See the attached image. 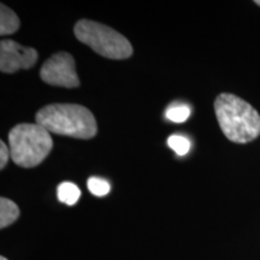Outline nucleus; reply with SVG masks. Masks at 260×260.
Instances as JSON below:
<instances>
[{"mask_svg": "<svg viewBox=\"0 0 260 260\" xmlns=\"http://www.w3.org/2000/svg\"><path fill=\"white\" fill-rule=\"evenodd\" d=\"M0 260H8V259H6L5 256H2V258H0Z\"/></svg>", "mask_w": 260, "mask_h": 260, "instance_id": "2eb2a0df", "label": "nucleus"}, {"mask_svg": "<svg viewBox=\"0 0 260 260\" xmlns=\"http://www.w3.org/2000/svg\"><path fill=\"white\" fill-rule=\"evenodd\" d=\"M19 217V209L14 201L2 198L0 199V228L11 225Z\"/></svg>", "mask_w": 260, "mask_h": 260, "instance_id": "6e6552de", "label": "nucleus"}, {"mask_svg": "<svg viewBox=\"0 0 260 260\" xmlns=\"http://www.w3.org/2000/svg\"><path fill=\"white\" fill-rule=\"evenodd\" d=\"M57 197L60 203L73 206L79 201L81 190L76 184L71 183V182H63L57 188Z\"/></svg>", "mask_w": 260, "mask_h": 260, "instance_id": "1a4fd4ad", "label": "nucleus"}, {"mask_svg": "<svg viewBox=\"0 0 260 260\" xmlns=\"http://www.w3.org/2000/svg\"><path fill=\"white\" fill-rule=\"evenodd\" d=\"M35 123L48 133L88 140L96 135L95 117L87 107L77 104H52L39 110Z\"/></svg>", "mask_w": 260, "mask_h": 260, "instance_id": "f03ea898", "label": "nucleus"}, {"mask_svg": "<svg viewBox=\"0 0 260 260\" xmlns=\"http://www.w3.org/2000/svg\"><path fill=\"white\" fill-rule=\"evenodd\" d=\"M74 32L77 40L109 59H126L133 54L128 39L105 24L81 19L75 24Z\"/></svg>", "mask_w": 260, "mask_h": 260, "instance_id": "20e7f679", "label": "nucleus"}, {"mask_svg": "<svg viewBox=\"0 0 260 260\" xmlns=\"http://www.w3.org/2000/svg\"><path fill=\"white\" fill-rule=\"evenodd\" d=\"M88 189L95 197H105L111 190V186L106 180L100 177H90L88 180Z\"/></svg>", "mask_w": 260, "mask_h": 260, "instance_id": "f8f14e48", "label": "nucleus"}, {"mask_svg": "<svg viewBox=\"0 0 260 260\" xmlns=\"http://www.w3.org/2000/svg\"><path fill=\"white\" fill-rule=\"evenodd\" d=\"M169 121L175 123H183L186 122L190 116V107L186 104H172L167 110L165 113Z\"/></svg>", "mask_w": 260, "mask_h": 260, "instance_id": "9d476101", "label": "nucleus"}, {"mask_svg": "<svg viewBox=\"0 0 260 260\" xmlns=\"http://www.w3.org/2000/svg\"><path fill=\"white\" fill-rule=\"evenodd\" d=\"M214 112L223 134L236 144H247L260 135V115L241 98L222 93L216 98Z\"/></svg>", "mask_w": 260, "mask_h": 260, "instance_id": "f257e3e1", "label": "nucleus"}, {"mask_svg": "<svg viewBox=\"0 0 260 260\" xmlns=\"http://www.w3.org/2000/svg\"><path fill=\"white\" fill-rule=\"evenodd\" d=\"M9 147L11 159L21 168L41 164L53 148L51 133L38 123H23L10 130Z\"/></svg>", "mask_w": 260, "mask_h": 260, "instance_id": "7ed1b4c3", "label": "nucleus"}, {"mask_svg": "<svg viewBox=\"0 0 260 260\" xmlns=\"http://www.w3.org/2000/svg\"><path fill=\"white\" fill-rule=\"evenodd\" d=\"M255 4L260 6V0H256V2H255Z\"/></svg>", "mask_w": 260, "mask_h": 260, "instance_id": "4468645a", "label": "nucleus"}, {"mask_svg": "<svg viewBox=\"0 0 260 260\" xmlns=\"http://www.w3.org/2000/svg\"><path fill=\"white\" fill-rule=\"evenodd\" d=\"M168 145L177 155H186L190 149V141L182 135H171L168 139Z\"/></svg>", "mask_w": 260, "mask_h": 260, "instance_id": "9b49d317", "label": "nucleus"}, {"mask_svg": "<svg viewBox=\"0 0 260 260\" xmlns=\"http://www.w3.org/2000/svg\"><path fill=\"white\" fill-rule=\"evenodd\" d=\"M19 18L17 15L8 6L2 4L0 6V35L14 34L18 30Z\"/></svg>", "mask_w": 260, "mask_h": 260, "instance_id": "0eeeda50", "label": "nucleus"}, {"mask_svg": "<svg viewBox=\"0 0 260 260\" xmlns=\"http://www.w3.org/2000/svg\"><path fill=\"white\" fill-rule=\"evenodd\" d=\"M11 157L10 147L5 145L4 141H0V169H4L5 165L8 164L9 158Z\"/></svg>", "mask_w": 260, "mask_h": 260, "instance_id": "ddd939ff", "label": "nucleus"}, {"mask_svg": "<svg viewBox=\"0 0 260 260\" xmlns=\"http://www.w3.org/2000/svg\"><path fill=\"white\" fill-rule=\"evenodd\" d=\"M38 51L25 47L14 40L0 42V70L5 74H14L21 69H30L38 61Z\"/></svg>", "mask_w": 260, "mask_h": 260, "instance_id": "423d86ee", "label": "nucleus"}, {"mask_svg": "<svg viewBox=\"0 0 260 260\" xmlns=\"http://www.w3.org/2000/svg\"><path fill=\"white\" fill-rule=\"evenodd\" d=\"M40 77L44 82L51 86L64 88H76L80 86L75 59L68 52H58L48 58L41 67Z\"/></svg>", "mask_w": 260, "mask_h": 260, "instance_id": "39448f33", "label": "nucleus"}]
</instances>
